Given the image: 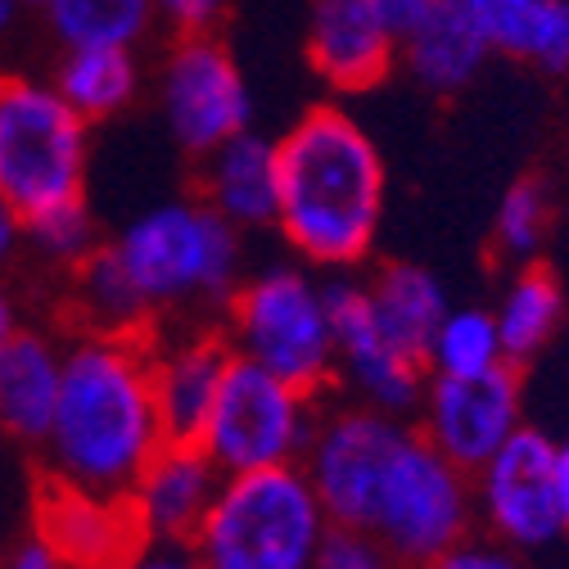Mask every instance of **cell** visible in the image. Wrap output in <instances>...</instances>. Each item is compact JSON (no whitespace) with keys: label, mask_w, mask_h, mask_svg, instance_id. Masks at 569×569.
Returning <instances> with one entry per match:
<instances>
[{"label":"cell","mask_w":569,"mask_h":569,"mask_svg":"<svg viewBox=\"0 0 569 569\" xmlns=\"http://www.w3.org/2000/svg\"><path fill=\"white\" fill-rule=\"evenodd\" d=\"M411 425L448 461L475 475L525 425L520 367L502 362L483 376H430Z\"/></svg>","instance_id":"4fadbf2b"},{"label":"cell","mask_w":569,"mask_h":569,"mask_svg":"<svg viewBox=\"0 0 569 569\" xmlns=\"http://www.w3.org/2000/svg\"><path fill=\"white\" fill-rule=\"evenodd\" d=\"M492 54L542 78H569V0H461Z\"/></svg>","instance_id":"44dd1931"},{"label":"cell","mask_w":569,"mask_h":569,"mask_svg":"<svg viewBox=\"0 0 569 569\" xmlns=\"http://www.w3.org/2000/svg\"><path fill=\"white\" fill-rule=\"evenodd\" d=\"M37 14L54 50H82V46L146 50L150 37L163 28L154 14V0H41Z\"/></svg>","instance_id":"d4e9b609"},{"label":"cell","mask_w":569,"mask_h":569,"mask_svg":"<svg viewBox=\"0 0 569 569\" xmlns=\"http://www.w3.org/2000/svg\"><path fill=\"white\" fill-rule=\"evenodd\" d=\"M91 122L50 78L0 73V199L23 218L87 199Z\"/></svg>","instance_id":"8992f818"},{"label":"cell","mask_w":569,"mask_h":569,"mask_svg":"<svg viewBox=\"0 0 569 569\" xmlns=\"http://www.w3.org/2000/svg\"><path fill=\"white\" fill-rule=\"evenodd\" d=\"M28 321H23V303H19V295H14V284L6 280V271H0V352H6V343L23 330Z\"/></svg>","instance_id":"d590c367"},{"label":"cell","mask_w":569,"mask_h":569,"mask_svg":"<svg viewBox=\"0 0 569 569\" xmlns=\"http://www.w3.org/2000/svg\"><path fill=\"white\" fill-rule=\"evenodd\" d=\"M50 82L87 122H109L127 113L140 100V91H146V54L122 50V46L59 50Z\"/></svg>","instance_id":"7402d4cb"},{"label":"cell","mask_w":569,"mask_h":569,"mask_svg":"<svg viewBox=\"0 0 569 569\" xmlns=\"http://www.w3.org/2000/svg\"><path fill=\"white\" fill-rule=\"evenodd\" d=\"M168 443L146 335L78 330L63 339V385L41 443L46 479L127 497Z\"/></svg>","instance_id":"7a4b0ae2"},{"label":"cell","mask_w":569,"mask_h":569,"mask_svg":"<svg viewBox=\"0 0 569 569\" xmlns=\"http://www.w3.org/2000/svg\"><path fill=\"white\" fill-rule=\"evenodd\" d=\"M0 569H68L54 551H50V542L46 538H37V533H28L14 551H6V560H0Z\"/></svg>","instance_id":"e575fe53"},{"label":"cell","mask_w":569,"mask_h":569,"mask_svg":"<svg viewBox=\"0 0 569 569\" xmlns=\"http://www.w3.org/2000/svg\"><path fill=\"white\" fill-rule=\"evenodd\" d=\"M73 317L82 330H104V335H150L154 326L109 240L73 271Z\"/></svg>","instance_id":"484cf974"},{"label":"cell","mask_w":569,"mask_h":569,"mask_svg":"<svg viewBox=\"0 0 569 569\" xmlns=\"http://www.w3.org/2000/svg\"><path fill=\"white\" fill-rule=\"evenodd\" d=\"M63 385V339L23 326L0 352V435L41 448L59 407Z\"/></svg>","instance_id":"ffe728a7"},{"label":"cell","mask_w":569,"mask_h":569,"mask_svg":"<svg viewBox=\"0 0 569 569\" xmlns=\"http://www.w3.org/2000/svg\"><path fill=\"white\" fill-rule=\"evenodd\" d=\"M0 560H6V551H0Z\"/></svg>","instance_id":"60d3db41"},{"label":"cell","mask_w":569,"mask_h":569,"mask_svg":"<svg viewBox=\"0 0 569 569\" xmlns=\"http://www.w3.org/2000/svg\"><path fill=\"white\" fill-rule=\"evenodd\" d=\"M276 236L317 271H362L380 244L389 168L371 127L343 104H312L276 136Z\"/></svg>","instance_id":"6da1fadb"},{"label":"cell","mask_w":569,"mask_h":569,"mask_svg":"<svg viewBox=\"0 0 569 569\" xmlns=\"http://www.w3.org/2000/svg\"><path fill=\"white\" fill-rule=\"evenodd\" d=\"M19 6H23V10H37V6H41V0H19Z\"/></svg>","instance_id":"ab89813d"},{"label":"cell","mask_w":569,"mask_h":569,"mask_svg":"<svg viewBox=\"0 0 569 569\" xmlns=\"http://www.w3.org/2000/svg\"><path fill=\"white\" fill-rule=\"evenodd\" d=\"M502 362L507 352H502V335H497V317L492 308H479V303L448 308L430 348H425L430 376H483Z\"/></svg>","instance_id":"4316f807"},{"label":"cell","mask_w":569,"mask_h":569,"mask_svg":"<svg viewBox=\"0 0 569 569\" xmlns=\"http://www.w3.org/2000/svg\"><path fill=\"white\" fill-rule=\"evenodd\" d=\"M118 569H199L186 542H140Z\"/></svg>","instance_id":"d6a6232c"},{"label":"cell","mask_w":569,"mask_h":569,"mask_svg":"<svg viewBox=\"0 0 569 569\" xmlns=\"http://www.w3.org/2000/svg\"><path fill=\"white\" fill-rule=\"evenodd\" d=\"M100 222L96 212L87 208V199H73V203H59V208H46L37 218H28V253L54 271H68L73 276L96 249H100Z\"/></svg>","instance_id":"f1b7e54d"},{"label":"cell","mask_w":569,"mask_h":569,"mask_svg":"<svg viewBox=\"0 0 569 569\" xmlns=\"http://www.w3.org/2000/svg\"><path fill=\"white\" fill-rule=\"evenodd\" d=\"M371 6L389 19V28H393V32H402L411 19H420L430 6H439V0H371Z\"/></svg>","instance_id":"8d00e7d4"},{"label":"cell","mask_w":569,"mask_h":569,"mask_svg":"<svg viewBox=\"0 0 569 569\" xmlns=\"http://www.w3.org/2000/svg\"><path fill=\"white\" fill-rule=\"evenodd\" d=\"M23 6H19V0H0V46H6L14 32H19V23H23Z\"/></svg>","instance_id":"f35d334b"},{"label":"cell","mask_w":569,"mask_h":569,"mask_svg":"<svg viewBox=\"0 0 569 569\" xmlns=\"http://www.w3.org/2000/svg\"><path fill=\"white\" fill-rule=\"evenodd\" d=\"M109 249L118 253L154 326L222 317L227 299L249 271L244 231L199 194H172L140 208L109 240Z\"/></svg>","instance_id":"3957f363"},{"label":"cell","mask_w":569,"mask_h":569,"mask_svg":"<svg viewBox=\"0 0 569 569\" xmlns=\"http://www.w3.org/2000/svg\"><path fill=\"white\" fill-rule=\"evenodd\" d=\"M317 411H321L317 393L280 380L276 371L249 358H231L199 443L218 461L222 475L299 466L317 430Z\"/></svg>","instance_id":"9c48e42d"},{"label":"cell","mask_w":569,"mask_h":569,"mask_svg":"<svg viewBox=\"0 0 569 569\" xmlns=\"http://www.w3.org/2000/svg\"><path fill=\"white\" fill-rule=\"evenodd\" d=\"M303 54L335 96H367L398 73V32L371 0H308Z\"/></svg>","instance_id":"9a60e30c"},{"label":"cell","mask_w":569,"mask_h":569,"mask_svg":"<svg viewBox=\"0 0 569 569\" xmlns=\"http://www.w3.org/2000/svg\"><path fill=\"white\" fill-rule=\"evenodd\" d=\"M154 14L168 32H222L231 0H154Z\"/></svg>","instance_id":"1f68e13d"},{"label":"cell","mask_w":569,"mask_h":569,"mask_svg":"<svg viewBox=\"0 0 569 569\" xmlns=\"http://www.w3.org/2000/svg\"><path fill=\"white\" fill-rule=\"evenodd\" d=\"M37 538H46L68 569H118L146 542L127 497L59 479H46L37 497Z\"/></svg>","instance_id":"2e32d148"},{"label":"cell","mask_w":569,"mask_h":569,"mask_svg":"<svg viewBox=\"0 0 569 569\" xmlns=\"http://www.w3.org/2000/svg\"><path fill=\"white\" fill-rule=\"evenodd\" d=\"M420 569H529V565L507 542H497L488 533H470L466 542H457L452 551L435 556L430 565H420Z\"/></svg>","instance_id":"4dcf8cb0"},{"label":"cell","mask_w":569,"mask_h":569,"mask_svg":"<svg viewBox=\"0 0 569 569\" xmlns=\"http://www.w3.org/2000/svg\"><path fill=\"white\" fill-rule=\"evenodd\" d=\"M367 290L385 335L425 362V348L452 308L443 280L420 262H380L376 271H367Z\"/></svg>","instance_id":"603a6c76"},{"label":"cell","mask_w":569,"mask_h":569,"mask_svg":"<svg viewBox=\"0 0 569 569\" xmlns=\"http://www.w3.org/2000/svg\"><path fill=\"white\" fill-rule=\"evenodd\" d=\"M551 190L542 177H520L502 190L492 212V258L507 267H525L542 258L551 231Z\"/></svg>","instance_id":"83f0119b"},{"label":"cell","mask_w":569,"mask_h":569,"mask_svg":"<svg viewBox=\"0 0 569 569\" xmlns=\"http://www.w3.org/2000/svg\"><path fill=\"white\" fill-rule=\"evenodd\" d=\"M312 569H402V560L371 529L330 525L321 547H317V565Z\"/></svg>","instance_id":"f546056e"},{"label":"cell","mask_w":569,"mask_h":569,"mask_svg":"<svg viewBox=\"0 0 569 569\" xmlns=\"http://www.w3.org/2000/svg\"><path fill=\"white\" fill-rule=\"evenodd\" d=\"M218 330L236 358H249L280 380L317 398L335 393V326L326 303V271L290 258H271L236 284Z\"/></svg>","instance_id":"277c9868"},{"label":"cell","mask_w":569,"mask_h":569,"mask_svg":"<svg viewBox=\"0 0 569 569\" xmlns=\"http://www.w3.org/2000/svg\"><path fill=\"white\" fill-rule=\"evenodd\" d=\"M556 497H560V525L569 538V439L556 443Z\"/></svg>","instance_id":"74e56055"},{"label":"cell","mask_w":569,"mask_h":569,"mask_svg":"<svg viewBox=\"0 0 569 569\" xmlns=\"http://www.w3.org/2000/svg\"><path fill=\"white\" fill-rule=\"evenodd\" d=\"M470 479L475 516L488 538L507 542L520 556L565 538L556 497V439H547L533 425H520Z\"/></svg>","instance_id":"7c38bea8"},{"label":"cell","mask_w":569,"mask_h":569,"mask_svg":"<svg viewBox=\"0 0 569 569\" xmlns=\"http://www.w3.org/2000/svg\"><path fill=\"white\" fill-rule=\"evenodd\" d=\"M150 380L163 435L181 443H199L208 411L218 402V389L231 367V343L218 321H168L150 335Z\"/></svg>","instance_id":"5bb4252c"},{"label":"cell","mask_w":569,"mask_h":569,"mask_svg":"<svg viewBox=\"0 0 569 569\" xmlns=\"http://www.w3.org/2000/svg\"><path fill=\"white\" fill-rule=\"evenodd\" d=\"M492 317H497V335H502L507 362L529 367L556 339V330L565 326V284L556 280L551 267H542V258L511 267L502 295L492 303Z\"/></svg>","instance_id":"cb8c5ba5"},{"label":"cell","mask_w":569,"mask_h":569,"mask_svg":"<svg viewBox=\"0 0 569 569\" xmlns=\"http://www.w3.org/2000/svg\"><path fill=\"white\" fill-rule=\"evenodd\" d=\"M28 253V218L0 199V271H10Z\"/></svg>","instance_id":"836d02e7"},{"label":"cell","mask_w":569,"mask_h":569,"mask_svg":"<svg viewBox=\"0 0 569 569\" xmlns=\"http://www.w3.org/2000/svg\"><path fill=\"white\" fill-rule=\"evenodd\" d=\"M367 529L402 560V569L430 565L435 556L452 551L457 542H466L479 529L470 470L448 461L411 425V435L402 439V448L380 483Z\"/></svg>","instance_id":"ba28073f"},{"label":"cell","mask_w":569,"mask_h":569,"mask_svg":"<svg viewBox=\"0 0 569 569\" xmlns=\"http://www.w3.org/2000/svg\"><path fill=\"white\" fill-rule=\"evenodd\" d=\"M222 470L203 443L168 439L127 492V507L146 542H190L203 525L212 497L222 488Z\"/></svg>","instance_id":"e0dca14e"},{"label":"cell","mask_w":569,"mask_h":569,"mask_svg":"<svg viewBox=\"0 0 569 569\" xmlns=\"http://www.w3.org/2000/svg\"><path fill=\"white\" fill-rule=\"evenodd\" d=\"M330 529L303 466L227 475L186 542L199 569H312Z\"/></svg>","instance_id":"5b68a950"},{"label":"cell","mask_w":569,"mask_h":569,"mask_svg":"<svg viewBox=\"0 0 569 569\" xmlns=\"http://www.w3.org/2000/svg\"><path fill=\"white\" fill-rule=\"evenodd\" d=\"M194 194L218 208L231 227L244 236L276 231L280 212V159H276V136L249 127L231 136L227 146L194 159Z\"/></svg>","instance_id":"ac0fdd59"},{"label":"cell","mask_w":569,"mask_h":569,"mask_svg":"<svg viewBox=\"0 0 569 569\" xmlns=\"http://www.w3.org/2000/svg\"><path fill=\"white\" fill-rule=\"evenodd\" d=\"M326 303L335 326V393L411 420L430 385V367L385 335L367 276L326 271Z\"/></svg>","instance_id":"8fae6325"},{"label":"cell","mask_w":569,"mask_h":569,"mask_svg":"<svg viewBox=\"0 0 569 569\" xmlns=\"http://www.w3.org/2000/svg\"><path fill=\"white\" fill-rule=\"evenodd\" d=\"M150 87L163 131L186 159H203L253 127V87L222 32H168Z\"/></svg>","instance_id":"52a82bcc"},{"label":"cell","mask_w":569,"mask_h":569,"mask_svg":"<svg viewBox=\"0 0 569 569\" xmlns=\"http://www.w3.org/2000/svg\"><path fill=\"white\" fill-rule=\"evenodd\" d=\"M407 435H411L407 416L367 407L343 393L321 398L317 430H312L299 466H303L308 483L317 488L330 525H358V529L371 525L380 483H385Z\"/></svg>","instance_id":"30bf717a"},{"label":"cell","mask_w":569,"mask_h":569,"mask_svg":"<svg viewBox=\"0 0 569 569\" xmlns=\"http://www.w3.org/2000/svg\"><path fill=\"white\" fill-rule=\"evenodd\" d=\"M492 59L497 54L488 37L461 10V0H439V6H430L398 32V68L420 91H430L439 100L475 87Z\"/></svg>","instance_id":"d6986e66"}]
</instances>
